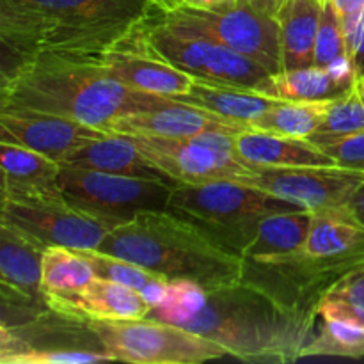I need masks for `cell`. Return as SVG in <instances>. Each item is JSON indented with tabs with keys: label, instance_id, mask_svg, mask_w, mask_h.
<instances>
[{
	"label": "cell",
	"instance_id": "12",
	"mask_svg": "<svg viewBox=\"0 0 364 364\" xmlns=\"http://www.w3.org/2000/svg\"><path fill=\"white\" fill-rule=\"evenodd\" d=\"M242 183L262 188L309 212L350 206L352 198L364 183L361 171L340 166H304L258 169Z\"/></svg>",
	"mask_w": 364,
	"mask_h": 364
},
{
	"label": "cell",
	"instance_id": "35",
	"mask_svg": "<svg viewBox=\"0 0 364 364\" xmlns=\"http://www.w3.org/2000/svg\"><path fill=\"white\" fill-rule=\"evenodd\" d=\"M347 34L348 59L355 71V80L364 75V6L354 23L345 31Z\"/></svg>",
	"mask_w": 364,
	"mask_h": 364
},
{
	"label": "cell",
	"instance_id": "38",
	"mask_svg": "<svg viewBox=\"0 0 364 364\" xmlns=\"http://www.w3.org/2000/svg\"><path fill=\"white\" fill-rule=\"evenodd\" d=\"M283 2L284 0H251L252 6L258 7L259 11H263V13L270 14V16H274V18H276L277 9H279V6Z\"/></svg>",
	"mask_w": 364,
	"mask_h": 364
},
{
	"label": "cell",
	"instance_id": "26",
	"mask_svg": "<svg viewBox=\"0 0 364 364\" xmlns=\"http://www.w3.org/2000/svg\"><path fill=\"white\" fill-rule=\"evenodd\" d=\"M80 256H84L89 265L95 270V276L116 281L142 295L151 304V309L159 304L166 295L171 281L146 267L137 265L130 259L119 256L107 255L100 249H75Z\"/></svg>",
	"mask_w": 364,
	"mask_h": 364
},
{
	"label": "cell",
	"instance_id": "1",
	"mask_svg": "<svg viewBox=\"0 0 364 364\" xmlns=\"http://www.w3.org/2000/svg\"><path fill=\"white\" fill-rule=\"evenodd\" d=\"M148 316L223 345L230 358L295 363L311 340L318 315L295 311L245 281L217 290H205L192 281H171Z\"/></svg>",
	"mask_w": 364,
	"mask_h": 364
},
{
	"label": "cell",
	"instance_id": "19",
	"mask_svg": "<svg viewBox=\"0 0 364 364\" xmlns=\"http://www.w3.org/2000/svg\"><path fill=\"white\" fill-rule=\"evenodd\" d=\"M355 84V71L348 59L329 68L308 66L270 73L258 91L284 102H320L333 100L350 91Z\"/></svg>",
	"mask_w": 364,
	"mask_h": 364
},
{
	"label": "cell",
	"instance_id": "15",
	"mask_svg": "<svg viewBox=\"0 0 364 364\" xmlns=\"http://www.w3.org/2000/svg\"><path fill=\"white\" fill-rule=\"evenodd\" d=\"M244 128L249 127L201 109V107L188 105V103L171 98L160 107L139 110V112L119 117L107 128V134L187 139L206 134V132L238 134Z\"/></svg>",
	"mask_w": 364,
	"mask_h": 364
},
{
	"label": "cell",
	"instance_id": "30",
	"mask_svg": "<svg viewBox=\"0 0 364 364\" xmlns=\"http://www.w3.org/2000/svg\"><path fill=\"white\" fill-rule=\"evenodd\" d=\"M318 316L364 329V263L334 281L318 301Z\"/></svg>",
	"mask_w": 364,
	"mask_h": 364
},
{
	"label": "cell",
	"instance_id": "17",
	"mask_svg": "<svg viewBox=\"0 0 364 364\" xmlns=\"http://www.w3.org/2000/svg\"><path fill=\"white\" fill-rule=\"evenodd\" d=\"M95 59H98L124 85L148 95L174 98L185 95L194 82L192 75L146 52L132 39Z\"/></svg>",
	"mask_w": 364,
	"mask_h": 364
},
{
	"label": "cell",
	"instance_id": "4",
	"mask_svg": "<svg viewBox=\"0 0 364 364\" xmlns=\"http://www.w3.org/2000/svg\"><path fill=\"white\" fill-rule=\"evenodd\" d=\"M100 251L130 259L169 281H192L205 290L231 287L244 277V258L169 210L139 213L114 228Z\"/></svg>",
	"mask_w": 364,
	"mask_h": 364
},
{
	"label": "cell",
	"instance_id": "8",
	"mask_svg": "<svg viewBox=\"0 0 364 364\" xmlns=\"http://www.w3.org/2000/svg\"><path fill=\"white\" fill-rule=\"evenodd\" d=\"M176 185L70 166H60L57 178V187L68 205L116 228L142 212L167 210Z\"/></svg>",
	"mask_w": 364,
	"mask_h": 364
},
{
	"label": "cell",
	"instance_id": "14",
	"mask_svg": "<svg viewBox=\"0 0 364 364\" xmlns=\"http://www.w3.org/2000/svg\"><path fill=\"white\" fill-rule=\"evenodd\" d=\"M302 255L341 277L364 263V226L350 206L313 212Z\"/></svg>",
	"mask_w": 364,
	"mask_h": 364
},
{
	"label": "cell",
	"instance_id": "13",
	"mask_svg": "<svg viewBox=\"0 0 364 364\" xmlns=\"http://www.w3.org/2000/svg\"><path fill=\"white\" fill-rule=\"evenodd\" d=\"M105 134L107 132L57 114L0 107V142L25 146L59 164L85 142Z\"/></svg>",
	"mask_w": 364,
	"mask_h": 364
},
{
	"label": "cell",
	"instance_id": "10",
	"mask_svg": "<svg viewBox=\"0 0 364 364\" xmlns=\"http://www.w3.org/2000/svg\"><path fill=\"white\" fill-rule=\"evenodd\" d=\"M124 135V134H123ZM139 151L173 181L210 183L244 181L256 173L235 155V134L206 132L187 139L127 135Z\"/></svg>",
	"mask_w": 364,
	"mask_h": 364
},
{
	"label": "cell",
	"instance_id": "2",
	"mask_svg": "<svg viewBox=\"0 0 364 364\" xmlns=\"http://www.w3.org/2000/svg\"><path fill=\"white\" fill-rule=\"evenodd\" d=\"M160 13L153 0H0L2 71L39 55L100 57Z\"/></svg>",
	"mask_w": 364,
	"mask_h": 364
},
{
	"label": "cell",
	"instance_id": "22",
	"mask_svg": "<svg viewBox=\"0 0 364 364\" xmlns=\"http://www.w3.org/2000/svg\"><path fill=\"white\" fill-rule=\"evenodd\" d=\"M46 249L14 228L0 223V284L2 294L46 304L41 283Z\"/></svg>",
	"mask_w": 364,
	"mask_h": 364
},
{
	"label": "cell",
	"instance_id": "23",
	"mask_svg": "<svg viewBox=\"0 0 364 364\" xmlns=\"http://www.w3.org/2000/svg\"><path fill=\"white\" fill-rule=\"evenodd\" d=\"M173 100L201 107L245 127H252V123L259 116H263L267 110L281 102L272 96L263 95L258 89L219 84V82L201 80V78H194L191 89L185 95L174 96Z\"/></svg>",
	"mask_w": 364,
	"mask_h": 364
},
{
	"label": "cell",
	"instance_id": "28",
	"mask_svg": "<svg viewBox=\"0 0 364 364\" xmlns=\"http://www.w3.org/2000/svg\"><path fill=\"white\" fill-rule=\"evenodd\" d=\"M334 100V98H333ZM333 100L320 102H277L252 123V128L299 139H311L318 132Z\"/></svg>",
	"mask_w": 364,
	"mask_h": 364
},
{
	"label": "cell",
	"instance_id": "27",
	"mask_svg": "<svg viewBox=\"0 0 364 364\" xmlns=\"http://www.w3.org/2000/svg\"><path fill=\"white\" fill-rule=\"evenodd\" d=\"M0 363L2 364H92L112 361L109 354L78 347H32L7 327H0Z\"/></svg>",
	"mask_w": 364,
	"mask_h": 364
},
{
	"label": "cell",
	"instance_id": "16",
	"mask_svg": "<svg viewBox=\"0 0 364 364\" xmlns=\"http://www.w3.org/2000/svg\"><path fill=\"white\" fill-rule=\"evenodd\" d=\"M52 313L80 320H137L151 313V304L134 288L96 276L68 295L46 297Z\"/></svg>",
	"mask_w": 364,
	"mask_h": 364
},
{
	"label": "cell",
	"instance_id": "33",
	"mask_svg": "<svg viewBox=\"0 0 364 364\" xmlns=\"http://www.w3.org/2000/svg\"><path fill=\"white\" fill-rule=\"evenodd\" d=\"M345 59H348V46L343 20L333 4L322 0V18H320L318 34H316L313 64L320 68H329Z\"/></svg>",
	"mask_w": 364,
	"mask_h": 364
},
{
	"label": "cell",
	"instance_id": "6",
	"mask_svg": "<svg viewBox=\"0 0 364 364\" xmlns=\"http://www.w3.org/2000/svg\"><path fill=\"white\" fill-rule=\"evenodd\" d=\"M80 320V318H78ZM112 361L135 364H199L230 358L208 338L155 318L80 320Z\"/></svg>",
	"mask_w": 364,
	"mask_h": 364
},
{
	"label": "cell",
	"instance_id": "40",
	"mask_svg": "<svg viewBox=\"0 0 364 364\" xmlns=\"http://www.w3.org/2000/svg\"><path fill=\"white\" fill-rule=\"evenodd\" d=\"M354 87H355V91L359 92V96H361V98L364 100V75H363V77H359L358 80H355Z\"/></svg>",
	"mask_w": 364,
	"mask_h": 364
},
{
	"label": "cell",
	"instance_id": "24",
	"mask_svg": "<svg viewBox=\"0 0 364 364\" xmlns=\"http://www.w3.org/2000/svg\"><path fill=\"white\" fill-rule=\"evenodd\" d=\"M322 18V0H284L276 13L279 23L283 70L315 63V45Z\"/></svg>",
	"mask_w": 364,
	"mask_h": 364
},
{
	"label": "cell",
	"instance_id": "7",
	"mask_svg": "<svg viewBox=\"0 0 364 364\" xmlns=\"http://www.w3.org/2000/svg\"><path fill=\"white\" fill-rule=\"evenodd\" d=\"M156 20L176 34L220 43L256 60L270 73L283 70L279 23L274 16L252 6L251 0H238L230 9L213 13L178 7L164 11Z\"/></svg>",
	"mask_w": 364,
	"mask_h": 364
},
{
	"label": "cell",
	"instance_id": "31",
	"mask_svg": "<svg viewBox=\"0 0 364 364\" xmlns=\"http://www.w3.org/2000/svg\"><path fill=\"white\" fill-rule=\"evenodd\" d=\"M306 358H364V329L341 320L323 318L322 329L304 345L301 359Z\"/></svg>",
	"mask_w": 364,
	"mask_h": 364
},
{
	"label": "cell",
	"instance_id": "3",
	"mask_svg": "<svg viewBox=\"0 0 364 364\" xmlns=\"http://www.w3.org/2000/svg\"><path fill=\"white\" fill-rule=\"evenodd\" d=\"M169 100L128 87L95 57H32L4 70L0 87V107L57 114L102 132L127 114Z\"/></svg>",
	"mask_w": 364,
	"mask_h": 364
},
{
	"label": "cell",
	"instance_id": "20",
	"mask_svg": "<svg viewBox=\"0 0 364 364\" xmlns=\"http://www.w3.org/2000/svg\"><path fill=\"white\" fill-rule=\"evenodd\" d=\"M60 166L176 183L155 164L149 162L139 151L137 146L123 134H105L102 137L85 142L84 146L75 149Z\"/></svg>",
	"mask_w": 364,
	"mask_h": 364
},
{
	"label": "cell",
	"instance_id": "5",
	"mask_svg": "<svg viewBox=\"0 0 364 364\" xmlns=\"http://www.w3.org/2000/svg\"><path fill=\"white\" fill-rule=\"evenodd\" d=\"M167 210L191 220L228 251L242 256L265 217L301 208L242 181H210L176 185Z\"/></svg>",
	"mask_w": 364,
	"mask_h": 364
},
{
	"label": "cell",
	"instance_id": "9",
	"mask_svg": "<svg viewBox=\"0 0 364 364\" xmlns=\"http://www.w3.org/2000/svg\"><path fill=\"white\" fill-rule=\"evenodd\" d=\"M132 41L201 80L256 89L270 75L262 64L220 43L169 31L156 16L142 25Z\"/></svg>",
	"mask_w": 364,
	"mask_h": 364
},
{
	"label": "cell",
	"instance_id": "21",
	"mask_svg": "<svg viewBox=\"0 0 364 364\" xmlns=\"http://www.w3.org/2000/svg\"><path fill=\"white\" fill-rule=\"evenodd\" d=\"M2 199H31L59 196L60 164L43 153L13 142H0Z\"/></svg>",
	"mask_w": 364,
	"mask_h": 364
},
{
	"label": "cell",
	"instance_id": "39",
	"mask_svg": "<svg viewBox=\"0 0 364 364\" xmlns=\"http://www.w3.org/2000/svg\"><path fill=\"white\" fill-rule=\"evenodd\" d=\"M350 208L354 210V213L358 215V219L361 220L364 226V183L358 188V192H355L354 198H352Z\"/></svg>",
	"mask_w": 364,
	"mask_h": 364
},
{
	"label": "cell",
	"instance_id": "18",
	"mask_svg": "<svg viewBox=\"0 0 364 364\" xmlns=\"http://www.w3.org/2000/svg\"><path fill=\"white\" fill-rule=\"evenodd\" d=\"M233 146L237 159L255 171L277 167L336 166L334 160L309 139L290 137L252 127L235 134Z\"/></svg>",
	"mask_w": 364,
	"mask_h": 364
},
{
	"label": "cell",
	"instance_id": "32",
	"mask_svg": "<svg viewBox=\"0 0 364 364\" xmlns=\"http://www.w3.org/2000/svg\"><path fill=\"white\" fill-rule=\"evenodd\" d=\"M358 132H364V100L355 91V87H352L350 91L331 102L318 132L309 141L316 144L327 139L345 137Z\"/></svg>",
	"mask_w": 364,
	"mask_h": 364
},
{
	"label": "cell",
	"instance_id": "37",
	"mask_svg": "<svg viewBox=\"0 0 364 364\" xmlns=\"http://www.w3.org/2000/svg\"><path fill=\"white\" fill-rule=\"evenodd\" d=\"M237 2L238 0H178V7H188V9L213 13V11L230 9V7H233Z\"/></svg>",
	"mask_w": 364,
	"mask_h": 364
},
{
	"label": "cell",
	"instance_id": "11",
	"mask_svg": "<svg viewBox=\"0 0 364 364\" xmlns=\"http://www.w3.org/2000/svg\"><path fill=\"white\" fill-rule=\"evenodd\" d=\"M0 223L48 247L98 249L114 224L80 212L60 196L2 199Z\"/></svg>",
	"mask_w": 364,
	"mask_h": 364
},
{
	"label": "cell",
	"instance_id": "29",
	"mask_svg": "<svg viewBox=\"0 0 364 364\" xmlns=\"http://www.w3.org/2000/svg\"><path fill=\"white\" fill-rule=\"evenodd\" d=\"M95 277L92 267L75 249L48 247L43 255L41 283L45 299L73 294Z\"/></svg>",
	"mask_w": 364,
	"mask_h": 364
},
{
	"label": "cell",
	"instance_id": "34",
	"mask_svg": "<svg viewBox=\"0 0 364 364\" xmlns=\"http://www.w3.org/2000/svg\"><path fill=\"white\" fill-rule=\"evenodd\" d=\"M316 146H320L322 151H326L336 166L364 173V132L338 139H327V141L316 142Z\"/></svg>",
	"mask_w": 364,
	"mask_h": 364
},
{
	"label": "cell",
	"instance_id": "36",
	"mask_svg": "<svg viewBox=\"0 0 364 364\" xmlns=\"http://www.w3.org/2000/svg\"><path fill=\"white\" fill-rule=\"evenodd\" d=\"M327 2L333 4L334 9L338 11V14H340L341 20H343L345 31L354 23L355 18L361 13L364 6V0H327Z\"/></svg>",
	"mask_w": 364,
	"mask_h": 364
},
{
	"label": "cell",
	"instance_id": "25",
	"mask_svg": "<svg viewBox=\"0 0 364 364\" xmlns=\"http://www.w3.org/2000/svg\"><path fill=\"white\" fill-rule=\"evenodd\" d=\"M311 220L313 212L302 208L265 217L242 258L244 262H269L297 255L304 249Z\"/></svg>",
	"mask_w": 364,
	"mask_h": 364
}]
</instances>
